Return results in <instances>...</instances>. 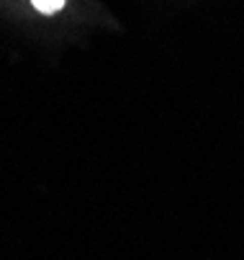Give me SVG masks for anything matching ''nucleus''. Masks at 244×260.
<instances>
[{"label": "nucleus", "instance_id": "f257e3e1", "mask_svg": "<svg viewBox=\"0 0 244 260\" xmlns=\"http://www.w3.org/2000/svg\"><path fill=\"white\" fill-rule=\"evenodd\" d=\"M31 3H33V8H39L42 13L52 16V13H57L64 6V0H31Z\"/></svg>", "mask_w": 244, "mask_h": 260}]
</instances>
